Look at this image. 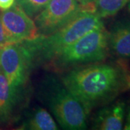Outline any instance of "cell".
<instances>
[{"label": "cell", "instance_id": "obj_14", "mask_svg": "<svg viewBox=\"0 0 130 130\" xmlns=\"http://www.w3.org/2000/svg\"><path fill=\"white\" fill-rule=\"evenodd\" d=\"M79 5L88 12L95 13V2L96 0H77Z\"/></svg>", "mask_w": 130, "mask_h": 130}, {"label": "cell", "instance_id": "obj_10", "mask_svg": "<svg viewBox=\"0 0 130 130\" xmlns=\"http://www.w3.org/2000/svg\"><path fill=\"white\" fill-rule=\"evenodd\" d=\"M19 91L9 85V82L0 69V121L9 119L17 101Z\"/></svg>", "mask_w": 130, "mask_h": 130}, {"label": "cell", "instance_id": "obj_2", "mask_svg": "<svg viewBox=\"0 0 130 130\" xmlns=\"http://www.w3.org/2000/svg\"><path fill=\"white\" fill-rule=\"evenodd\" d=\"M101 18L94 12H83L58 30L48 36H39L32 41L21 42L34 61H51L63 49L88 32L103 28Z\"/></svg>", "mask_w": 130, "mask_h": 130}, {"label": "cell", "instance_id": "obj_17", "mask_svg": "<svg viewBox=\"0 0 130 130\" xmlns=\"http://www.w3.org/2000/svg\"><path fill=\"white\" fill-rule=\"evenodd\" d=\"M124 129L126 130H130V110L128 111L127 116H126V122Z\"/></svg>", "mask_w": 130, "mask_h": 130}, {"label": "cell", "instance_id": "obj_1", "mask_svg": "<svg viewBox=\"0 0 130 130\" xmlns=\"http://www.w3.org/2000/svg\"><path fill=\"white\" fill-rule=\"evenodd\" d=\"M62 81L90 112L130 89V68L123 61L89 65L70 71Z\"/></svg>", "mask_w": 130, "mask_h": 130}, {"label": "cell", "instance_id": "obj_11", "mask_svg": "<svg viewBox=\"0 0 130 130\" xmlns=\"http://www.w3.org/2000/svg\"><path fill=\"white\" fill-rule=\"evenodd\" d=\"M23 129L30 130H56L58 126L51 114L43 108H37L25 123Z\"/></svg>", "mask_w": 130, "mask_h": 130}, {"label": "cell", "instance_id": "obj_9", "mask_svg": "<svg viewBox=\"0 0 130 130\" xmlns=\"http://www.w3.org/2000/svg\"><path fill=\"white\" fill-rule=\"evenodd\" d=\"M125 103L118 101L103 108L95 120V129L101 130H121L124 127Z\"/></svg>", "mask_w": 130, "mask_h": 130}, {"label": "cell", "instance_id": "obj_15", "mask_svg": "<svg viewBox=\"0 0 130 130\" xmlns=\"http://www.w3.org/2000/svg\"><path fill=\"white\" fill-rule=\"evenodd\" d=\"M8 44H10V43L5 34L4 28H3L1 18H0V48L5 46L6 45H8Z\"/></svg>", "mask_w": 130, "mask_h": 130}, {"label": "cell", "instance_id": "obj_5", "mask_svg": "<svg viewBox=\"0 0 130 130\" xmlns=\"http://www.w3.org/2000/svg\"><path fill=\"white\" fill-rule=\"evenodd\" d=\"M85 11L77 0H51L46 7L35 17L34 22L38 35H50Z\"/></svg>", "mask_w": 130, "mask_h": 130}, {"label": "cell", "instance_id": "obj_13", "mask_svg": "<svg viewBox=\"0 0 130 130\" xmlns=\"http://www.w3.org/2000/svg\"><path fill=\"white\" fill-rule=\"evenodd\" d=\"M51 0H15L18 5L30 18H35L44 9Z\"/></svg>", "mask_w": 130, "mask_h": 130}, {"label": "cell", "instance_id": "obj_18", "mask_svg": "<svg viewBox=\"0 0 130 130\" xmlns=\"http://www.w3.org/2000/svg\"><path fill=\"white\" fill-rule=\"evenodd\" d=\"M127 4H128V9L130 11V0H129V2H128Z\"/></svg>", "mask_w": 130, "mask_h": 130}, {"label": "cell", "instance_id": "obj_8", "mask_svg": "<svg viewBox=\"0 0 130 130\" xmlns=\"http://www.w3.org/2000/svg\"><path fill=\"white\" fill-rule=\"evenodd\" d=\"M108 32V48L121 59H130V18L114 23Z\"/></svg>", "mask_w": 130, "mask_h": 130}, {"label": "cell", "instance_id": "obj_6", "mask_svg": "<svg viewBox=\"0 0 130 130\" xmlns=\"http://www.w3.org/2000/svg\"><path fill=\"white\" fill-rule=\"evenodd\" d=\"M31 64L30 55L23 43H10L0 48V69L9 85L18 91L25 83Z\"/></svg>", "mask_w": 130, "mask_h": 130}, {"label": "cell", "instance_id": "obj_3", "mask_svg": "<svg viewBox=\"0 0 130 130\" xmlns=\"http://www.w3.org/2000/svg\"><path fill=\"white\" fill-rule=\"evenodd\" d=\"M43 98L60 126L65 129L86 128L89 111L81 101L56 79H48L42 90Z\"/></svg>", "mask_w": 130, "mask_h": 130}, {"label": "cell", "instance_id": "obj_4", "mask_svg": "<svg viewBox=\"0 0 130 130\" xmlns=\"http://www.w3.org/2000/svg\"><path fill=\"white\" fill-rule=\"evenodd\" d=\"M108 32L105 28L88 32L59 53L52 61L58 67L104 60L108 50Z\"/></svg>", "mask_w": 130, "mask_h": 130}, {"label": "cell", "instance_id": "obj_16", "mask_svg": "<svg viewBox=\"0 0 130 130\" xmlns=\"http://www.w3.org/2000/svg\"><path fill=\"white\" fill-rule=\"evenodd\" d=\"M15 4V0H0V9L5 11Z\"/></svg>", "mask_w": 130, "mask_h": 130}, {"label": "cell", "instance_id": "obj_7", "mask_svg": "<svg viewBox=\"0 0 130 130\" xmlns=\"http://www.w3.org/2000/svg\"><path fill=\"white\" fill-rule=\"evenodd\" d=\"M0 18L10 43L32 41L39 36L35 22L17 4L2 11Z\"/></svg>", "mask_w": 130, "mask_h": 130}, {"label": "cell", "instance_id": "obj_12", "mask_svg": "<svg viewBox=\"0 0 130 130\" xmlns=\"http://www.w3.org/2000/svg\"><path fill=\"white\" fill-rule=\"evenodd\" d=\"M129 0H96L95 2V13L101 18L115 15Z\"/></svg>", "mask_w": 130, "mask_h": 130}]
</instances>
